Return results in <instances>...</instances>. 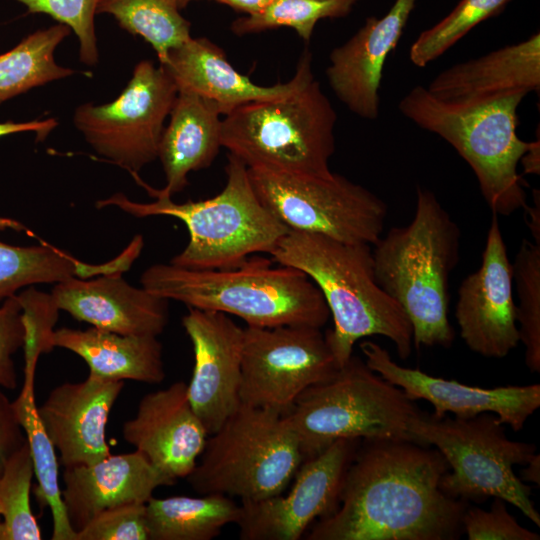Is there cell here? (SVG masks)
<instances>
[{
  "mask_svg": "<svg viewBox=\"0 0 540 540\" xmlns=\"http://www.w3.org/2000/svg\"><path fill=\"white\" fill-rule=\"evenodd\" d=\"M522 471V479L524 481L532 482L537 485L540 484V456L536 454L526 465Z\"/></svg>",
  "mask_w": 540,
  "mask_h": 540,
  "instance_id": "cell-46",
  "label": "cell"
},
{
  "mask_svg": "<svg viewBox=\"0 0 540 540\" xmlns=\"http://www.w3.org/2000/svg\"><path fill=\"white\" fill-rule=\"evenodd\" d=\"M25 335L22 307L14 295L0 306V387L14 389L17 386L13 355L24 346Z\"/></svg>",
  "mask_w": 540,
  "mask_h": 540,
  "instance_id": "cell-40",
  "label": "cell"
},
{
  "mask_svg": "<svg viewBox=\"0 0 540 540\" xmlns=\"http://www.w3.org/2000/svg\"><path fill=\"white\" fill-rule=\"evenodd\" d=\"M520 162L523 165L525 174L540 173V141L537 139L533 141L529 150L523 155Z\"/></svg>",
  "mask_w": 540,
  "mask_h": 540,
  "instance_id": "cell-45",
  "label": "cell"
},
{
  "mask_svg": "<svg viewBox=\"0 0 540 540\" xmlns=\"http://www.w3.org/2000/svg\"><path fill=\"white\" fill-rule=\"evenodd\" d=\"M373 246L375 279L407 315L415 347H450L449 278L459 260L460 229L434 193L418 187L411 222Z\"/></svg>",
  "mask_w": 540,
  "mask_h": 540,
  "instance_id": "cell-4",
  "label": "cell"
},
{
  "mask_svg": "<svg viewBox=\"0 0 540 540\" xmlns=\"http://www.w3.org/2000/svg\"><path fill=\"white\" fill-rule=\"evenodd\" d=\"M455 318L467 347L484 357L503 358L520 342L512 263L495 214L481 265L459 287Z\"/></svg>",
  "mask_w": 540,
  "mask_h": 540,
  "instance_id": "cell-15",
  "label": "cell"
},
{
  "mask_svg": "<svg viewBox=\"0 0 540 540\" xmlns=\"http://www.w3.org/2000/svg\"><path fill=\"white\" fill-rule=\"evenodd\" d=\"M527 218L526 224L534 239V243L540 245V196L539 191L533 190V204L524 208Z\"/></svg>",
  "mask_w": 540,
  "mask_h": 540,
  "instance_id": "cell-44",
  "label": "cell"
},
{
  "mask_svg": "<svg viewBox=\"0 0 540 540\" xmlns=\"http://www.w3.org/2000/svg\"><path fill=\"white\" fill-rule=\"evenodd\" d=\"M145 504L132 503L102 511L77 531L76 540H149Z\"/></svg>",
  "mask_w": 540,
  "mask_h": 540,
  "instance_id": "cell-38",
  "label": "cell"
},
{
  "mask_svg": "<svg viewBox=\"0 0 540 540\" xmlns=\"http://www.w3.org/2000/svg\"><path fill=\"white\" fill-rule=\"evenodd\" d=\"M57 121L54 118H49L46 120H34L29 122H2L0 123V137L6 136L9 134H15L19 132H35L37 134V139H44L47 134L57 126ZM6 228H12L17 231L26 230L19 222L0 217V230Z\"/></svg>",
  "mask_w": 540,
  "mask_h": 540,
  "instance_id": "cell-42",
  "label": "cell"
},
{
  "mask_svg": "<svg viewBox=\"0 0 540 540\" xmlns=\"http://www.w3.org/2000/svg\"><path fill=\"white\" fill-rule=\"evenodd\" d=\"M511 0H460L438 23L422 31L409 51L411 62L425 67L479 23L501 13Z\"/></svg>",
  "mask_w": 540,
  "mask_h": 540,
  "instance_id": "cell-35",
  "label": "cell"
},
{
  "mask_svg": "<svg viewBox=\"0 0 540 540\" xmlns=\"http://www.w3.org/2000/svg\"><path fill=\"white\" fill-rule=\"evenodd\" d=\"M240 514L241 505L221 494L152 496L145 504L149 540H211Z\"/></svg>",
  "mask_w": 540,
  "mask_h": 540,
  "instance_id": "cell-27",
  "label": "cell"
},
{
  "mask_svg": "<svg viewBox=\"0 0 540 540\" xmlns=\"http://www.w3.org/2000/svg\"><path fill=\"white\" fill-rule=\"evenodd\" d=\"M50 295L76 320L118 334L157 337L169 319L168 300L130 285L120 272L72 277L56 283Z\"/></svg>",
  "mask_w": 540,
  "mask_h": 540,
  "instance_id": "cell-22",
  "label": "cell"
},
{
  "mask_svg": "<svg viewBox=\"0 0 540 540\" xmlns=\"http://www.w3.org/2000/svg\"><path fill=\"white\" fill-rule=\"evenodd\" d=\"M16 297L22 307L26 331L24 373H35L39 355L53 349L50 340L59 309L51 295L33 288Z\"/></svg>",
  "mask_w": 540,
  "mask_h": 540,
  "instance_id": "cell-37",
  "label": "cell"
},
{
  "mask_svg": "<svg viewBox=\"0 0 540 540\" xmlns=\"http://www.w3.org/2000/svg\"><path fill=\"white\" fill-rule=\"evenodd\" d=\"M122 436L176 481L192 472L209 434L191 406L187 383L177 381L144 395L135 416L123 423Z\"/></svg>",
  "mask_w": 540,
  "mask_h": 540,
  "instance_id": "cell-18",
  "label": "cell"
},
{
  "mask_svg": "<svg viewBox=\"0 0 540 540\" xmlns=\"http://www.w3.org/2000/svg\"><path fill=\"white\" fill-rule=\"evenodd\" d=\"M421 412L399 387L352 355L332 377L302 392L283 416L304 461L340 439L415 441L409 426Z\"/></svg>",
  "mask_w": 540,
  "mask_h": 540,
  "instance_id": "cell-8",
  "label": "cell"
},
{
  "mask_svg": "<svg viewBox=\"0 0 540 540\" xmlns=\"http://www.w3.org/2000/svg\"><path fill=\"white\" fill-rule=\"evenodd\" d=\"M116 270L114 261L101 265L83 263L43 242L39 246H14L0 241V299L25 286L58 283L72 277L90 278Z\"/></svg>",
  "mask_w": 540,
  "mask_h": 540,
  "instance_id": "cell-29",
  "label": "cell"
},
{
  "mask_svg": "<svg viewBox=\"0 0 540 540\" xmlns=\"http://www.w3.org/2000/svg\"><path fill=\"white\" fill-rule=\"evenodd\" d=\"M221 115L213 101L194 93L178 92L158 151L166 185L159 190L152 188L156 193L171 197L183 191L190 172L212 164L222 147Z\"/></svg>",
  "mask_w": 540,
  "mask_h": 540,
  "instance_id": "cell-25",
  "label": "cell"
},
{
  "mask_svg": "<svg viewBox=\"0 0 540 540\" xmlns=\"http://www.w3.org/2000/svg\"><path fill=\"white\" fill-rule=\"evenodd\" d=\"M336 120L313 78L290 96L248 103L224 115L221 146L247 168L329 176Z\"/></svg>",
  "mask_w": 540,
  "mask_h": 540,
  "instance_id": "cell-7",
  "label": "cell"
},
{
  "mask_svg": "<svg viewBox=\"0 0 540 540\" xmlns=\"http://www.w3.org/2000/svg\"><path fill=\"white\" fill-rule=\"evenodd\" d=\"M449 470L433 446L408 440H361L333 512L307 540H455L469 502L440 487Z\"/></svg>",
  "mask_w": 540,
  "mask_h": 540,
  "instance_id": "cell-1",
  "label": "cell"
},
{
  "mask_svg": "<svg viewBox=\"0 0 540 540\" xmlns=\"http://www.w3.org/2000/svg\"><path fill=\"white\" fill-rule=\"evenodd\" d=\"M175 482L135 450L110 454L91 464L66 467L62 498L77 533L102 511L132 503L145 504L158 487Z\"/></svg>",
  "mask_w": 540,
  "mask_h": 540,
  "instance_id": "cell-23",
  "label": "cell"
},
{
  "mask_svg": "<svg viewBox=\"0 0 540 540\" xmlns=\"http://www.w3.org/2000/svg\"><path fill=\"white\" fill-rule=\"evenodd\" d=\"M525 94L477 102L452 103L417 85L399 102V111L417 126L448 142L473 170L495 215L509 216L527 205L526 186L517 166L532 142L516 133L517 108Z\"/></svg>",
  "mask_w": 540,
  "mask_h": 540,
  "instance_id": "cell-6",
  "label": "cell"
},
{
  "mask_svg": "<svg viewBox=\"0 0 540 540\" xmlns=\"http://www.w3.org/2000/svg\"><path fill=\"white\" fill-rule=\"evenodd\" d=\"M247 169L261 203L288 230L371 246L380 239L387 205L362 185L333 172L314 176Z\"/></svg>",
  "mask_w": 540,
  "mask_h": 540,
  "instance_id": "cell-11",
  "label": "cell"
},
{
  "mask_svg": "<svg viewBox=\"0 0 540 540\" xmlns=\"http://www.w3.org/2000/svg\"><path fill=\"white\" fill-rule=\"evenodd\" d=\"M177 94L165 68L143 60L112 102L78 106L74 124L99 155L136 176L158 158L164 122Z\"/></svg>",
  "mask_w": 540,
  "mask_h": 540,
  "instance_id": "cell-12",
  "label": "cell"
},
{
  "mask_svg": "<svg viewBox=\"0 0 540 540\" xmlns=\"http://www.w3.org/2000/svg\"><path fill=\"white\" fill-rule=\"evenodd\" d=\"M362 0H272L263 10L231 23L238 36L289 27L308 42L318 21L347 16Z\"/></svg>",
  "mask_w": 540,
  "mask_h": 540,
  "instance_id": "cell-32",
  "label": "cell"
},
{
  "mask_svg": "<svg viewBox=\"0 0 540 540\" xmlns=\"http://www.w3.org/2000/svg\"><path fill=\"white\" fill-rule=\"evenodd\" d=\"M33 477V463L26 442L10 457L0 476V540L42 538L30 503Z\"/></svg>",
  "mask_w": 540,
  "mask_h": 540,
  "instance_id": "cell-33",
  "label": "cell"
},
{
  "mask_svg": "<svg viewBox=\"0 0 540 540\" xmlns=\"http://www.w3.org/2000/svg\"><path fill=\"white\" fill-rule=\"evenodd\" d=\"M270 255L303 271L319 288L334 324L324 334L339 368L353 355L355 343L368 336L388 338L402 360L410 356L411 323L377 283L371 245L289 230Z\"/></svg>",
  "mask_w": 540,
  "mask_h": 540,
  "instance_id": "cell-2",
  "label": "cell"
},
{
  "mask_svg": "<svg viewBox=\"0 0 540 540\" xmlns=\"http://www.w3.org/2000/svg\"><path fill=\"white\" fill-rule=\"evenodd\" d=\"M427 90L452 103H477L540 90V34L440 72Z\"/></svg>",
  "mask_w": 540,
  "mask_h": 540,
  "instance_id": "cell-24",
  "label": "cell"
},
{
  "mask_svg": "<svg viewBox=\"0 0 540 540\" xmlns=\"http://www.w3.org/2000/svg\"><path fill=\"white\" fill-rule=\"evenodd\" d=\"M26 442L13 402L0 389V476L10 457Z\"/></svg>",
  "mask_w": 540,
  "mask_h": 540,
  "instance_id": "cell-41",
  "label": "cell"
},
{
  "mask_svg": "<svg viewBox=\"0 0 540 540\" xmlns=\"http://www.w3.org/2000/svg\"><path fill=\"white\" fill-rule=\"evenodd\" d=\"M225 170L223 190L209 199L176 203L136 179L155 201L139 203L116 193L96 206H115L140 218L175 217L186 225L189 241L171 264L197 270L232 268L251 254H271L289 230L261 203L243 162L228 154Z\"/></svg>",
  "mask_w": 540,
  "mask_h": 540,
  "instance_id": "cell-5",
  "label": "cell"
},
{
  "mask_svg": "<svg viewBox=\"0 0 540 540\" xmlns=\"http://www.w3.org/2000/svg\"><path fill=\"white\" fill-rule=\"evenodd\" d=\"M143 288L188 308L234 315L251 327L309 325L322 328L330 318L316 284L301 270L253 256L224 269H188L158 263L141 275Z\"/></svg>",
  "mask_w": 540,
  "mask_h": 540,
  "instance_id": "cell-3",
  "label": "cell"
},
{
  "mask_svg": "<svg viewBox=\"0 0 540 540\" xmlns=\"http://www.w3.org/2000/svg\"><path fill=\"white\" fill-rule=\"evenodd\" d=\"M0 521H1V513H0Z\"/></svg>",
  "mask_w": 540,
  "mask_h": 540,
  "instance_id": "cell-47",
  "label": "cell"
},
{
  "mask_svg": "<svg viewBox=\"0 0 540 540\" xmlns=\"http://www.w3.org/2000/svg\"><path fill=\"white\" fill-rule=\"evenodd\" d=\"M340 439L302 462L289 492L241 502V540H298L310 524L333 512L346 470L360 444Z\"/></svg>",
  "mask_w": 540,
  "mask_h": 540,
  "instance_id": "cell-14",
  "label": "cell"
},
{
  "mask_svg": "<svg viewBox=\"0 0 540 540\" xmlns=\"http://www.w3.org/2000/svg\"><path fill=\"white\" fill-rule=\"evenodd\" d=\"M416 2L395 0L384 16L368 17L348 41L330 53L326 69L329 85L338 99L361 118H378L384 64L397 46Z\"/></svg>",
  "mask_w": 540,
  "mask_h": 540,
  "instance_id": "cell-21",
  "label": "cell"
},
{
  "mask_svg": "<svg viewBox=\"0 0 540 540\" xmlns=\"http://www.w3.org/2000/svg\"><path fill=\"white\" fill-rule=\"evenodd\" d=\"M160 65L171 76L178 92L194 93L213 101L222 115L248 103L290 96L314 78L312 54L305 49L288 82L258 85L239 73L224 51L207 38L191 37L170 49Z\"/></svg>",
  "mask_w": 540,
  "mask_h": 540,
  "instance_id": "cell-19",
  "label": "cell"
},
{
  "mask_svg": "<svg viewBox=\"0 0 540 540\" xmlns=\"http://www.w3.org/2000/svg\"><path fill=\"white\" fill-rule=\"evenodd\" d=\"M65 24L40 29L0 55V104L34 87L75 73L55 62L56 47L70 33Z\"/></svg>",
  "mask_w": 540,
  "mask_h": 540,
  "instance_id": "cell-30",
  "label": "cell"
},
{
  "mask_svg": "<svg viewBox=\"0 0 540 540\" xmlns=\"http://www.w3.org/2000/svg\"><path fill=\"white\" fill-rule=\"evenodd\" d=\"M302 462L298 440L284 416L240 404L207 438L186 479L200 495L259 501L281 494Z\"/></svg>",
  "mask_w": 540,
  "mask_h": 540,
  "instance_id": "cell-9",
  "label": "cell"
},
{
  "mask_svg": "<svg viewBox=\"0 0 540 540\" xmlns=\"http://www.w3.org/2000/svg\"><path fill=\"white\" fill-rule=\"evenodd\" d=\"M469 540H539L540 536L521 526L508 512L506 502L494 498L489 510L468 506L462 520Z\"/></svg>",
  "mask_w": 540,
  "mask_h": 540,
  "instance_id": "cell-39",
  "label": "cell"
},
{
  "mask_svg": "<svg viewBox=\"0 0 540 540\" xmlns=\"http://www.w3.org/2000/svg\"><path fill=\"white\" fill-rule=\"evenodd\" d=\"M35 375L24 374V382L13 406L24 430L38 483L37 494L49 507L52 515V540H76L66 513L59 484V460L56 449L47 435L35 402Z\"/></svg>",
  "mask_w": 540,
  "mask_h": 540,
  "instance_id": "cell-28",
  "label": "cell"
},
{
  "mask_svg": "<svg viewBox=\"0 0 540 540\" xmlns=\"http://www.w3.org/2000/svg\"><path fill=\"white\" fill-rule=\"evenodd\" d=\"M52 347L80 356L89 375L112 381L134 380L158 384L165 379L162 345L156 336L123 335L90 327H63L51 335Z\"/></svg>",
  "mask_w": 540,
  "mask_h": 540,
  "instance_id": "cell-26",
  "label": "cell"
},
{
  "mask_svg": "<svg viewBox=\"0 0 540 540\" xmlns=\"http://www.w3.org/2000/svg\"><path fill=\"white\" fill-rule=\"evenodd\" d=\"M182 325L191 340L194 367L188 398L209 435L240 406L245 328L229 315L188 308Z\"/></svg>",
  "mask_w": 540,
  "mask_h": 540,
  "instance_id": "cell-17",
  "label": "cell"
},
{
  "mask_svg": "<svg viewBox=\"0 0 540 540\" xmlns=\"http://www.w3.org/2000/svg\"><path fill=\"white\" fill-rule=\"evenodd\" d=\"M179 10V0H100L97 6V13L112 15L123 29L144 38L160 63L191 38L190 23Z\"/></svg>",
  "mask_w": 540,
  "mask_h": 540,
  "instance_id": "cell-31",
  "label": "cell"
},
{
  "mask_svg": "<svg viewBox=\"0 0 540 540\" xmlns=\"http://www.w3.org/2000/svg\"><path fill=\"white\" fill-rule=\"evenodd\" d=\"M194 0H179L180 9ZM225 4L246 15H253L263 10L272 0H213Z\"/></svg>",
  "mask_w": 540,
  "mask_h": 540,
  "instance_id": "cell-43",
  "label": "cell"
},
{
  "mask_svg": "<svg viewBox=\"0 0 540 540\" xmlns=\"http://www.w3.org/2000/svg\"><path fill=\"white\" fill-rule=\"evenodd\" d=\"M409 432L416 442L433 446L446 459L449 470L440 487L447 495L467 502L500 498L540 527L531 487L513 471L514 465H526L537 447L509 439L497 415L483 412L472 418L437 419L422 411Z\"/></svg>",
  "mask_w": 540,
  "mask_h": 540,
  "instance_id": "cell-10",
  "label": "cell"
},
{
  "mask_svg": "<svg viewBox=\"0 0 540 540\" xmlns=\"http://www.w3.org/2000/svg\"><path fill=\"white\" fill-rule=\"evenodd\" d=\"M518 305L519 339L525 347V364L540 372V245L523 239L512 263Z\"/></svg>",
  "mask_w": 540,
  "mask_h": 540,
  "instance_id": "cell-34",
  "label": "cell"
},
{
  "mask_svg": "<svg viewBox=\"0 0 540 540\" xmlns=\"http://www.w3.org/2000/svg\"><path fill=\"white\" fill-rule=\"evenodd\" d=\"M31 13H44L74 31L80 43V60L98 62L94 16L100 0H16Z\"/></svg>",
  "mask_w": 540,
  "mask_h": 540,
  "instance_id": "cell-36",
  "label": "cell"
},
{
  "mask_svg": "<svg viewBox=\"0 0 540 540\" xmlns=\"http://www.w3.org/2000/svg\"><path fill=\"white\" fill-rule=\"evenodd\" d=\"M367 366L389 383L399 387L412 401L425 400L434 407L432 417L446 413L472 418L483 412L498 416L515 432L540 406V385H509L480 388L429 375L419 369L403 367L379 344L366 340L359 344Z\"/></svg>",
  "mask_w": 540,
  "mask_h": 540,
  "instance_id": "cell-16",
  "label": "cell"
},
{
  "mask_svg": "<svg viewBox=\"0 0 540 540\" xmlns=\"http://www.w3.org/2000/svg\"><path fill=\"white\" fill-rule=\"evenodd\" d=\"M123 388V381L89 375L84 381L56 386L37 407L62 466L91 464L110 455L106 427Z\"/></svg>",
  "mask_w": 540,
  "mask_h": 540,
  "instance_id": "cell-20",
  "label": "cell"
},
{
  "mask_svg": "<svg viewBox=\"0 0 540 540\" xmlns=\"http://www.w3.org/2000/svg\"><path fill=\"white\" fill-rule=\"evenodd\" d=\"M339 369L321 328L245 327L241 404L287 414L307 388Z\"/></svg>",
  "mask_w": 540,
  "mask_h": 540,
  "instance_id": "cell-13",
  "label": "cell"
}]
</instances>
